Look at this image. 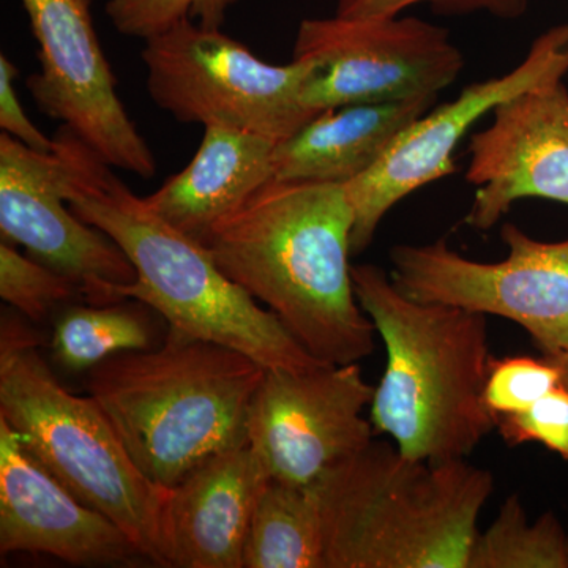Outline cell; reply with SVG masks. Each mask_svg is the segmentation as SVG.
<instances>
[{
  "label": "cell",
  "mask_w": 568,
  "mask_h": 568,
  "mask_svg": "<svg viewBox=\"0 0 568 568\" xmlns=\"http://www.w3.org/2000/svg\"><path fill=\"white\" fill-rule=\"evenodd\" d=\"M354 212L339 183L271 181L201 239L224 274L327 365L375 353L355 295Z\"/></svg>",
  "instance_id": "obj_1"
},
{
  "label": "cell",
  "mask_w": 568,
  "mask_h": 568,
  "mask_svg": "<svg viewBox=\"0 0 568 568\" xmlns=\"http://www.w3.org/2000/svg\"><path fill=\"white\" fill-rule=\"evenodd\" d=\"M54 149L65 163L71 211L115 242L136 271V282L118 287L119 297L151 306L171 328L245 354L265 369L327 365L224 274L197 239L152 212L77 134L61 125Z\"/></svg>",
  "instance_id": "obj_2"
},
{
  "label": "cell",
  "mask_w": 568,
  "mask_h": 568,
  "mask_svg": "<svg viewBox=\"0 0 568 568\" xmlns=\"http://www.w3.org/2000/svg\"><path fill=\"white\" fill-rule=\"evenodd\" d=\"M355 295L386 347L369 422L403 455L466 459L496 428L484 402L493 355L487 316L407 297L372 264L353 265Z\"/></svg>",
  "instance_id": "obj_3"
},
{
  "label": "cell",
  "mask_w": 568,
  "mask_h": 568,
  "mask_svg": "<svg viewBox=\"0 0 568 568\" xmlns=\"http://www.w3.org/2000/svg\"><path fill=\"white\" fill-rule=\"evenodd\" d=\"M324 568H467L491 473L372 440L315 484Z\"/></svg>",
  "instance_id": "obj_4"
},
{
  "label": "cell",
  "mask_w": 568,
  "mask_h": 568,
  "mask_svg": "<svg viewBox=\"0 0 568 568\" xmlns=\"http://www.w3.org/2000/svg\"><path fill=\"white\" fill-rule=\"evenodd\" d=\"M264 375L245 354L170 327L160 349L93 366L88 390L142 474L171 489L207 459L246 444Z\"/></svg>",
  "instance_id": "obj_5"
},
{
  "label": "cell",
  "mask_w": 568,
  "mask_h": 568,
  "mask_svg": "<svg viewBox=\"0 0 568 568\" xmlns=\"http://www.w3.org/2000/svg\"><path fill=\"white\" fill-rule=\"evenodd\" d=\"M20 313L0 321V418L52 477L126 534L144 559L170 567L164 511L171 489L130 457L102 406L70 394Z\"/></svg>",
  "instance_id": "obj_6"
},
{
  "label": "cell",
  "mask_w": 568,
  "mask_h": 568,
  "mask_svg": "<svg viewBox=\"0 0 568 568\" xmlns=\"http://www.w3.org/2000/svg\"><path fill=\"white\" fill-rule=\"evenodd\" d=\"M141 51L149 95L175 121L226 125L283 141L320 112L304 92L316 65L261 61L222 29L183 20L144 40Z\"/></svg>",
  "instance_id": "obj_7"
},
{
  "label": "cell",
  "mask_w": 568,
  "mask_h": 568,
  "mask_svg": "<svg viewBox=\"0 0 568 568\" xmlns=\"http://www.w3.org/2000/svg\"><path fill=\"white\" fill-rule=\"evenodd\" d=\"M500 237L506 260L480 263L452 250L446 241L395 245L392 280L402 293L428 304L499 316L525 328L545 357L568 351V239L544 242L517 224Z\"/></svg>",
  "instance_id": "obj_8"
},
{
  "label": "cell",
  "mask_w": 568,
  "mask_h": 568,
  "mask_svg": "<svg viewBox=\"0 0 568 568\" xmlns=\"http://www.w3.org/2000/svg\"><path fill=\"white\" fill-rule=\"evenodd\" d=\"M294 59L315 63L304 102L317 112L437 97L465 70L446 28L416 17L306 18Z\"/></svg>",
  "instance_id": "obj_9"
},
{
  "label": "cell",
  "mask_w": 568,
  "mask_h": 568,
  "mask_svg": "<svg viewBox=\"0 0 568 568\" xmlns=\"http://www.w3.org/2000/svg\"><path fill=\"white\" fill-rule=\"evenodd\" d=\"M373 395L358 364L265 369L250 405L246 443L268 477L310 487L375 439L364 417Z\"/></svg>",
  "instance_id": "obj_10"
},
{
  "label": "cell",
  "mask_w": 568,
  "mask_h": 568,
  "mask_svg": "<svg viewBox=\"0 0 568 568\" xmlns=\"http://www.w3.org/2000/svg\"><path fill=\"white\" fill-rule=\"evenodd\" d=\"M93 0H21L39 43L28 80L37 106L112 168L151 179L156 160L138 132L97 36Z\"/></svg>",
  "instance_id": "obj_11"
},
{
  "label": "cell",
  "mask_w": 568,
  "mask_h": 568,
  "mask_svg": "<svg viewBox=\"0 0 568 568\" xmlns=\"http://www.w3.org/2000/svg\"><path fill=\"white\" fill-rule=\"evenodd\" d=\"M568 74V22L534 40L525 61L503 77L473 82L457 99L426 111L361 178L345 185L354 212L353 256L364 253L392 209L409 194L457 171L459 142L497 104Z\"/></svg>",
  "instance_id": "obj_12"
},
{
  "label": "cell",
  "mask_w": 568,
  "mask_h": 568,
  "mask_svg": "<svg viewBox=\"0 0 568 568\" xmlns=\"http://www.w3.org/2000/svg\"><path fill=\"white\" fill-rule=\"evenodd\" d=\"M67 171L55 149L39 152L0 134V234L39 263L69 276L95 305L118 304V287L136 282L125 253L82 222L65 197Z\"/></svg>",
  "instance_id": "obj_13"
},
{
  "label": "cell",
  "mask_w": 568,
  "mask_h": 568,
  "mask_svg": "<svg viewBox=\"0 0 568 568\" xmlns=\"http://www.w3.org/2000/svg\"><path fill=\"white\" fill-rule=\"evenodd\" d=\"M469 142L466 181L477 186L466 224L488 231L517 201L568 205V89L545 82L497 104Z\"/></svg>",
  "instance_id": "obj_14"
},
{
  "label": "cell",
  "mask_w": 568,
  "mask_h": 568,
  "mask_svg": "<svg viewBox=\"0 0 568 568\" xmlns=\"http://www.w3.org/2000/svg\"><path fill=\"white\" fill-rule=\"evenodd\" d=\"M41 552L74 566L144 559L115 523L52 477L0 418V552Z\"/></svg>",
  "instance_id": "obj_15"
},
{
  "label": "cell",
  "mask_w": 568,
  "mask_h": 568,
  "mask_svg": "<svg viewBox=\"0 0 568 568\" xmlns=\"http://www.w3.org/2000/svg\"><path fill=\"white\" fill-rule=\"evenodd\" d=\"M268 480L246 443L207 459L171 488L164 511L170 567L244 568L250 523Z\"/></svg>",
  "instance_id": "obj_16"
},
{
  "label": "cell",
  "mask_w": 568,
  "mask_h": 568,
  "mask_svg": "<svg viewBox=\"0 0 568 568\" xmlns=\"http://www.w3.org/2000/svg\"><path fill=\"white\" fill-rule=\"evenodd\" d=\"M276 142L233 126L205 125L192 162L144 197L145 204L175 230L201 241L213 224L274 181Z\"/></svg>",
  "instance_id": "obj_17"
},
{
  "label": "cell",
  "mask_w": 568,
  "mask_h": 568,
  "mask_svg": "<svg viewBox=\"0 0 568 568\" xmlns=\"http://www.w3.org/2000/svg\"><path fill=\"white\" fill-rule=\"evenodd\" d=\"M435 102L436 97H424L320 112L290 138L276 142L274 179L346 185L368 173L396 138Z\"/></svg>",
  "instance_id": "obj_18"
},
{
  "label": "cell",
  "mask_w": 568,
  "mask_h": 568,
  "mask_svg": "<svg viewBox=\"0 0 568 568\" xmlns=\"http://www.w3.org/2000/svg\"><path fill=\"white\" fill-rule=\"evenodd\" d=\"M244 568H324L323 526L315 485L265 484L244 548Z\"/></svg>",
  "instance_id": "obj_19"
},
{
  "label": "cell",
  "mask_w": 568,
  "mask_h": 568,
  "mask_svg": "<svg viewBox=\"0 0 568 568\" xmlns=\"http://www.w3.org/2000/svg\"><path fill=\"white\" fill-rule=\"evenodd\" d=\"M151 345L148 321L119 302L67 310L51 339L55 361L69 372H91L112 355L148 351Z\"/></svg>",
  "instance_id": "obj_20"
},
{
  "label": "cell",
  "mask_w": 568,
  "mask_h": 568,
  "mask_svg": "<svg viewBox=\"0 0 568 568\" xmlns=\"http://www.w3.org/2000/svg\"><path fill=\"white\" fill-rule=\"evenodd\" d=\"M467 568H568V536L555 514L530 523L517 495L478 532Z\"/></svg>",
  "instance_id": "obj_21"
},
{
  "label": "cell",
  "mask_w": 568,
  "mask_h": 568,
  "mask_svg": "<svg viewBox=\"0 0 568 568\" xmlns=\"http://www.w3.org/2000/svg\"><path fill=\"white\" fill-rule=\"evenodd\" d=\"M0 297L31 323L47 320L52 310L82 297L78 284L54 268L24 256L9 242L0 244Z\"/></svg>",
  "instance_id": "obj_22"
},
{
  "label": "cell",
  "mask_w": 568,
  "mask_h": 568,
  "mask_svg": "<svg viewBox=\"0 0 568 568\" xmlns=\"http://www.w3.org/2000/svg\"><path fill=\"white\" fill-rule=\"evenodd\" d=\"M239 0H108L104 6L115 31L148 40L183 20L222 29L227 10Z\"/></svg>",
  "instance_id": "obj_23"
},
{
  "label": "cell",
  "mask_w": 568,
  "mask_h": 568,
  "mask_svg": "<svg viewBox=\"0 0 568 568\" xmlns=\"http://www.w3.org/2000/svg\"><path fill=\"white\" fill-rule=\"evenodd\" d=\"M560 386L558 365L549 357L493 358L484 402L493 417L523 413Z\"/></svg>",
  "instance_id": "obj_24"
},
{
  "label": "cell",
  "mask_w": 568,
  "mask_h": 568,
  "mask_svg": "<svg viewBox=\"0 0 568 568\" xmlns=\"http://www.w3.org/2000/svg\"><path fill=\"white\" fill-rule=\"evenodd\" d=\"M495 420L507 446L538 443L568 463V388L562 384L529 409Z\"/></svg>",
  "instance_id": "obj_25"
},
{
  "label": "cell",
  "mask_w": 568,
  "mask_h": 568,
  "mask_svg": "<svg viewBox=\"0 0 568 568\" xmlns=\"http://www.w3.org/2000/svg\"><path fill=\"white\" fill-rule=\"evenodd\" d=\"M420 3H428L440 14L488 11L504 20H515L528 10V0H338L335 14L343 18L396 17Z\"/></svg>",
  "instance_id": "obj_26"
},
{
  "label": "cell",
  "mask_w": 568,
  "mask_h": 568,
  "mask_svg": "<svg viewBox=\"0 0 568 568\" xmlns=\"http://www.w3.org/2000/svg\"><path fill=\"white\" fill-rule=\"evenodd\" d=\"M18 74L20 71L17 65L6 54L0 55V129L2 133L10 134L33 151L51 152L54 149V140L41 133L22 108L14 89Z\"/></svg>",
  "instance_id": "obj_27"
},
{
  "label": "cell",
  "mask_w": 568,
  "mask_h": 568,
  "mask_svg": "<svg viewBox=\"0 0 568 568\" xmlns=\"http://www.w3.org/2000/svg\"><path fill=\"white\" fill-rule=\"evenodd\" d=\"M556 365H558L560 372V384L568 388V351L566 353L549 357Z\"/></svg>",
  "instance_id": "obj_28"
}]
</instances>
